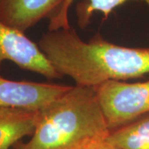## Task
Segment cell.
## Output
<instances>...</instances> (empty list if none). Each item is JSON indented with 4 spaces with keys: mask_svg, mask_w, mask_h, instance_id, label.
Listing matches in <instances>:
<instances>
[{
    "mask_svg": "<svg viewBox=\"0 0 149 149\" xmlns=\"http://www.w3.org/2000/svg\"><path fill=\"white\" fill-rule=\"evenodd\" d=\"M37 44L59 74L77 85L95 87L149 74V48L118 46L100 33L85 42L71 27L49 31Z\"/></svg>",
    "mask_w": 149,
    "mask_h": 149,
    "instance_id": "obj_1",
    "label": "cell"
},
{
    "mask_svg": "<svg viewBox=\"0 0 149 149\" xmlns=\"http://www.w3.org/2000/svg\"><path fill=\"white\" fill-rule=\"evenodd\" d=\"M109 133L95 88L75 85L39 110L31 139L13 149H84Z\"/></svg>",
    "mask_w": 149,
    "mask_h": 149,
    "instance_id": "obj_2",
    "label": "cell"
},
{
    "mask_svg": "<svg viewBox=\"0 0 149 149\" xmlns=\"http://www.w3.org/2000/svg\"><path fill=\"white\" fill-rule=\"evenodd\" d=\"M94 88L110 131L149 113V80H107Z\"/></svg>",
    "mask_w": 149,
    "mask_h": 149,
    "instance_id": "obj_3",
    "label": "cell"
},
{
    "mask_svg": "<svg viewBox=\"0 0 149 149\" xmlns=\"http://www.w3.org/2000/svg\"><path fill=\"white\" fill-rule=\"evenodd\" d=\"M6 60L13 61L21 69L42 74L48 80L62 78L38 44L31 41L24 32L0 22V70Z\"/></svg>",
    "mask_w": 149,
    "mask_h": 149,
    "instance_id": "obj_4",
    "label": "cell"
},
{
    "mask_svg": "<svg viewBox=\"0 0 149 149\" xmlns=\"http://www.w3.org/2000/svg\"><path fill=\"white\" fill-rule=\"evenodd\" d=\"M71 86L8 80L0 74V106L40 110Z\"/></svg>",
    "mask_w": 149,
    "mask_h": 149,
    "instance_id": "obj_5",
    "label": "cell"
},
{
    "mask_svg": "<svg viewBox=\"0 0 149 149\" xmlns=\"http://www.w3.org/2000/svg\"><path fill=\"white\" fill-rule=\"evenodd\" d=\"M64 0H0V22L24 32L58 14Z\"/></svg>",
    "mask_w": 149,
    "mask_h": 149,
    "instance_id": "obj_6",
    "label": "cell"
},
{
    "mask_svg": "<svg viewBox=\"0 0 149 149\" xmlns=\"http://www.w3.org/2000/svg\"><path fill=\"white\" fill-rule=\"evenodd\" d=\"M39 110L0 106V149H10L22 138L32 135Z\"/></svg>",
    "mask_w": 149,
    "mask_h": 149,
    "instance_id": "obj_7",
    "label": "cell"
},
{
    "mask_svg": "<svg viewBox=\"0 0 149 149\" xmlns=\"http://www.w3.org/2000/svg\"><path fill=\"white\" fill-rule=\"evenodd\" d=\"M74 0H64L58 14L52 18L49 22V31H58L61 29L70 28L68 19L70 6ZM128 0H88V3L82 2L76 6V14L78 24L81 28H85L90 22L95 12H100L104 15V20H107L109 14L117 7L123 5ZM149 6V0H141Z\"/></svg>",
    "mask_w": 149,
    "mask_h": 149,
    "instance_id": "obj_8",
    "label": "cell"
},
{
    "mask_svg": "<svg viewBox=\"0 0 149 149\" xmlns=\"http://www.w3.org/2000/svg\"><path fill=\"white\" fill-rule=\"evenodd\" d=\"M107 140L121 149H149V113L111 130Z\"/></svg>",
    "mask_w": 149,
    "mask_h": 149,
    "instance_id": "obj_9",
    "label": "cell"
},
{
    "mask_svg": "<svg viewBox=\"0 0 149 149\" xmlns=\"http://www.w3.org/2000/svg\"><path fill=\"white\" fill-rule=\"evenodd\" d=\"M84 149H121L116 145L111 143L109 142L107 139H101V140H97L88 146H86Z\"/></svg>",
    "mask_w": 149,
    "mask_h": 149,
    "instance_id": "obj_10",
    "label": "cell"
}]
</instances>
